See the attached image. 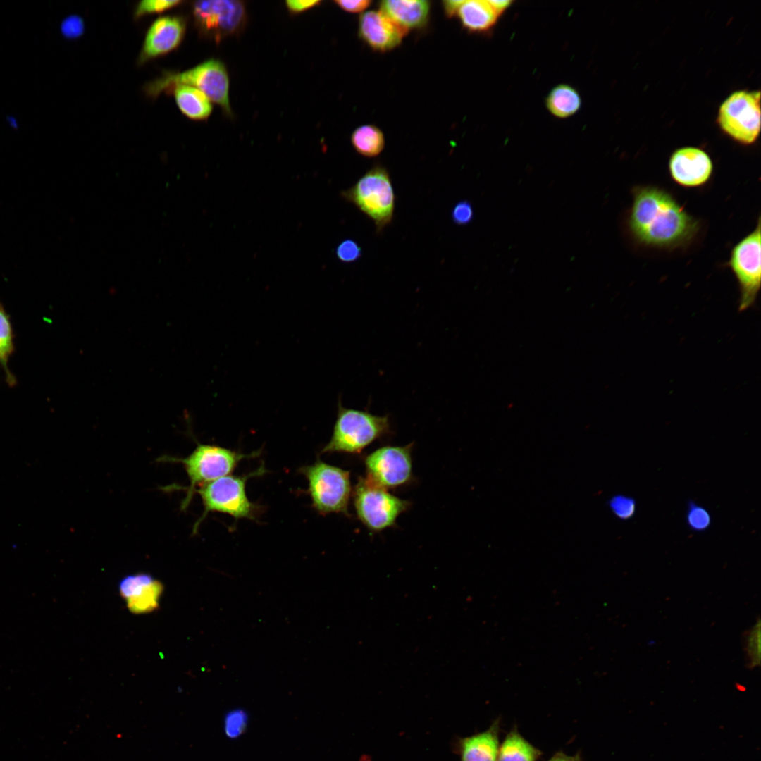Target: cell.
I'll list each match as a JSON object with an SVG mask.
<instances>
[{"label": "cell", "mask_w": 761, "mask_h": 761, "mask_svg": "<svg viewBox=\"0 0 761 761\" xmlns=\"http://www.w3.org/2000/svg\"><path fill=\"white\" fill-rule=\"evenodd\" d=\"M407 33L381 11H369L359 18V35L375 51L384 52L396 48Z\"/></svg>", "instance_id": "obj_14"}, {"label": "cell", "mask_w": 761, "mask_h": 761, "mask_svg": "<svg viewBox=\"0 0 761 761\" xmlns=\"http://www.w3.org/2000/svg\"><path fill=\"white\" fill-rule=\"evenodd\" d=\"M380 11L407 32L426 25L430 2L425 0H386L380 3Z\"/></svg>", "instance_id": "obj_18"}, {"label": "cell", "mask_w": 761, "mask_h": 761, "mask_svg": "<svg viewBox=\"0 0 761 761\" xmlns=\"http://www.w3.org/2000/svg\"><path fill=\"white\" fill-rule=\"evenodd\" d=\"M266 472L262 465L256 471L242 476L227 475L199 486L195 490L202 499L204 511L194 525L193 533L211 512L229 514L235 519L256 520L261 512L260 505L251 502L246 494V482L253 476Z\"/></svg>", "instance_id": "obj_3"}, {"label": "cell", "mask_w": 761, "mask_h": 761, "mask_svg": "<svg viewBox=\"0 0 761 761\" xmlns=\"http://www.w3.org/2000/svg\"><path fill=\"white\" fill-rule=\"evenodd\" d=\"M192 13L199 32L216 42L237 33L246 16L244 4L233 0L195 1Z\"/></svg>", "instance_id": "obj_11"}, {"label": "cell", "mask_w": 761, "mask_h": 761, "mask_svg": "<svg viewBox=\"0 0 761 761\" xmlns=\"http://www.w3.org/2000/svg\"><path fill=\"white\" fill-rule=\"evenodd\" d=\"M62 34L67 38L75 39L81 36L85 30L82 19L78 16L67 17L61 23Z\"/></svg>", "instance_id": "obj_30"}, {"label": "cell", "mask_w": 761, "mask_h": 761, "mask_svg": "<svg viewBox=\"0 0 761 761\" xmlns=\"http://www.w3.org/2000/svg\"><path fill=\"white\" fill-rule=\"evenodd\" d=\"M185 30V23L180 17L157 18L147 31L139 63H142L176 49L182 40Z\"/></svg>", "instance_id": "obj_16"}, {"label": "cell", "mask_w": 761, "mask_h": 761, "mask_svg": "<svg viewBox=\"0 0 761 761\" xmlns=\"http://www.w3.org/2000/svg\"><path fill=\"white\" fill-rule=\"evenodd\" d=\"M335 3L342 10L349 13H360L367 8L371 1L369 0H336Z\"/></svg>", "instance_id": "obj_32"}, {"label": "cell", "mask_w": 761, "mask_h": 761, "mask_svg": "<svg viewBox=\"0 0 761 761\" xmlns=\"http://www.w3.org/2000/svg\"><path fill=\"white\" fill-rule=\"evenodd\" d=\"M308 481L307 492L312 507L322 515L330 513L349 516L352 493L350 472L321 460L299 469Z\"/></svg>", "instance_id": "obj_5"}, {"label": "cell", "mask_w": 761, "mask_h": 761, "mask_svg": "<svg viewBox=\"0 0 761 761\" xmlns=\"http://www.w3.org/2000/svg\"><path fill=\"white\" fill-rule=\"evenodd\" d=\"M406 446H383L365 457L367 477L378 485L394 489L410 483L413 478L412 448Z\"/></svg>", "instance_id": "obj_12"}, {"label": "cell", "mask_w": 761, "mask_h": 761, "mask_svg": "<svg viewBox=\"0 0 761 761\" xmlns=\"http://www.w3.org/2000/svg\"><path fill=\"white\" fill-rule=\"evenodd\" d=\"M285 4L290 12L299 13L318 5L321 1L318 0H298L287 1Z\"/></svg>", "instance_id": "obj_33"}, {"label": "cell", "mask_w": 761, "mask_h": 761, "mask_svg": "<svg viewBox=\"0 0 761 761\" xmlns=\"http://www.w3.org/2000/svg\"><path fill=\"white\" fill-rule=\"evenodd\" d=\"M474 216L472 204L466 199L457 202L451 211V218L457 225H469L473 221Z\"/></svg>", "instance_id": "obj_29"}, {"label": "cell", "mask_w": 761, "mask_h": 761, "mask_svg": "<svg viewBox=\"0 0 761 761\" xmlns=\"http://www.w3.org/2000/svg\"><path fill=\"white\" fill-rule=\"evenodd\" d=\"M182 1L178 0H144L139 2L135 11V17L138 18L146 14L163 12L173 8Z\"/></svg>", "instance_id": "obj_27"}, {"label": "cell", "mask_w": 761, "mask_h": 761, "mask_svg": "<svg viewBox=\"0 0 761 761\" xmlns=\"http://www.w3.org/2000/svg\"><path fill=\"white\" fill-rule=\"evenodd\" d=\"M163 590L162 583L146 573L128 575L119 583L120 595L128 610L136 614L157 609Z\"/></svg>", "instance_id": "obj_15"}, {"label": "cell", "mask_w": 761, "mask_h": 761, "mask_svg": "<svg viewBox=\"0 0 761 761\" xmlns=\"http://www.w3.org/2000/svg\"><path fill=\"white\" fill-rule=\"evenodd\" d=\"M259 454V452L245 454L220 446L198 444L186 457H168V459L182 464L190 481L189 485L185 488L187 495L182 502L181 509L187 507L197 485L200 486L229 475L241 460Z\"/></svg>", "instance_id": "obj_7"}, {"label": "cell", "mask_w": 761, "mask_h": 761, "mask_svg": "<svg viewBox=\"0 0 761 761\" xmlns=\"http://www.w3.org/2000/svg\"><path fill=\"white\" fill-rule=\"evenodd\" d=\"M712 519L710 512L703 507L693 501L688 502L686 523L690 529L697 532L705 531L711 525Z\"/></svg>", "instance_id": "obj_25"}, {"label": "cell", "mask_w": 761, "mask_h": 761, "mask_svg": "<svg viewBox=\"0 0 761 761\" xmlns=\"http://www.w3.org/2000/svg\"><path fill=\"white\" fill-rule=\"evenodd\" d=\"M462 2L463 1L461 0H447L443 1V6L446 16L449 18L454 16Z\"/></svg>", "instance_id": "obj_34"}, {"label": "cell", "mask_w": 761, "mask_h": 761, "mask_svg": "<svg viewBox=\"0 0 761 761\" xmlns=\"http://www.w3.org/2000/svg\"><path fill=\"white\" fill-rule=\"evenodd\" d=\"M388 415L378 416L366 410L346 408L340 399L332 436L321 453L359 454L375 440L390 433Z\"/></svg>", "instance_id": "obj_2"}, {"label": "cell", "mask_w": 761, "mask_h": 761, "mask_svg": "<svg viewBox=\"0 0 761 761\" xmlns=\"http://www.w3.org/2000/svg\"><path fill=\"white\" fill-rule=\"evenodd\" d=\"M462 26L471 32H482L492 28L498 18L488 1H463L456 14Z\"/></svg>", "instance_id": "obj_19"}, {"label": "cell", "mask_w": 761, "mask_h": 761, "mask_svg": "<svg viewBox=\"0 0 761 761\" xmlns=\"http://www.w3.org/2000/svg\"><path fill=\"white\" fill-rule=\"evenodd\" d=\"M176 85H187L203 92L208 99L231 114L229 99V77L225 65L219 60L209 59L181 73H165L146 85L147 94L152 97Z\"/></svg>", "instance_id": "obj_6"}, {"label": "cell", "mask_w": 761, "mask_h": 761, "mask_svg": "<svg viewBox=\"0 0 761 761\" xmlns=\"http://www.w3.org/2000/svg\"><path fill=\"white\" fill-rule=\"evenodd\" d=\"M547 761H583L578 753L574 755H568L562 751L557 752Z\"/></svg>", "instance_id": "obj_36"}, {"label": "cell", "mask_w": 761, "mask_h": 761, "mask_svg": "<svg viewBox=\"0 0 761 761\" xmlns=\"http://www.w3.org/2000/svg\"><path fill=\"white\" fill-rule=\"evenodd\" d=\"M14 351L13 333L9 315L0 303V363L6 379L11 386L16 384L15 376L8 369V362Z\"/></svg>", "instance_id": "obj_24"}, {"label": "cell", "mask_w": 761, "mask_h": 761, "mask_svg": "<svg viewBox=\"0 0 761 761\" xmlns=\"http://www.w3.org/2000/svg\"><path fill=\"white\" fill-rule=\"evenodd\" d=\"M579 92L571 86L559 85L554 87L546 99L549 111L555 116L564 118L576 113L581 107Z\"/></svg>", "instance_id": "obj_22"}, {"label": "cell", "mask_w": 761, "mask_h": 761, "mask_svg": "<svg viewBox=\"0 0 761 761\" xmlns=\"http://www.w3.org/2000/svg\"><path fill=\"white\" fill-rule=\"evenodd\" d=\"M340 196L374 222L377 233L392 221L395 195L390 175L382 165H374Z\"/></svg>", "instance_id": "obj_4"}, {"label": "cell", "mask_w": 761, "mask_h": 761, "mask_svg": "<svg viewBox=\"0 0 761 761\" xmlns=\"http://www.w3.org/2000/svg\"><path fill=\"white\" fill-rule=\"evenodd\" d=\"M760 92L737 90L719 108L717 123L734 140L745 145L757 139L761 124Z\"/></svg>", "instance_id": "obj_9"}, {"label": "cell", "mask_w": 761, "mask_h": 761, "mask_svg": "<svg viewBox=\"0 0 761 761\" xmlns=\"http://www.w3.org/2000/svg\"><path fill=\"white\" fill-rule=\"evenodd\" d=\"M626 226L639 245L668 250L687 247L700 229L699 221L670 192L653 185H638L632 189Z\"/></svg>", "instance_id": "obj_1"}, {"label": "cell", "mask_w": 761, "mask_h": 761, "mask_svg": "<svg viewBox=\"0 0 761 761\" xmlns=\"http://www.w3.org/2000/svg\"><path fill=\"white\" fill-rule=\"evenodd\" d=\"M760 622L750 631L748 638V652L750 665H757L760 659Z\"/></svg>", "instance_id": "obj_31"}, {"label": "cell", "mask_w": 761, "mask_h": 761, "mask_svg": "<svg viewBox=\"0 0 761 761\" xmlns=\"http://www.w3.org/2000/svg\"><path fill=\"white\" fill-rule=\"evenodd\" d=\"M500 723L499 717L485 731L457 738L452 750L459 756L460 761H497Z\"/></svg>", "instance_id": "obj_17"}, {"label": "cell", "mask_w": 761, "mask_h": 761, "mask_svg": "<svg viewBox=\"0 0 761 761\" xmlns=\"http://www.w3.org/2000/svg\"><path fill=\"white\" fill-rule=\"evenodd\" d=\"M355 151L366 157L379 155L385 145L382 131L373 125H364L356 128L351 135Z\"/></svg>", "instance_id": "obj_23"}, {"label": "cell", "mask_w": 761, "mask_h": 761, "mask_svg": "<svg viewBox=\"0 0 761 761\" xmlns=\"http://www.w3.org/2000/svg\"><path fill=\"white\" fill-rule=\"evenodd\" d=\"M668 168L672 179L685 187H698L705 185L714 170L713 162L709 154L695 147L676 149L669 158Z\"/></svg>", "instance_id": "obj_13"}, {"label": "cell", "mask_w": 761, "mask_h": 761, "mask_svg": "<svg viewBox=\"0 0 761 761\" xmlns=\"http://www.w3.org/2000/svg\"><path fill=\"white\" fill-rule=\"evenodd\" d=\"M173 87L176 103L185 116L194 120H204L209 116L212 105L203 92L187 85H176Z\"/></svg>", "instance_id": "obj_21"}, {"label": "cell", "mask_w": 761, "mask_h": 761, "mask_svg": "<svg viewBox=\"0 0 761 761\" xmlns=\"http://www.w3.org/2000/svg\"><path fill=\"white\" fill-rule=\"evenodd\" d=\"M488 2L498 16L512 4V1L509 0H491Z\"/></svg>", "instance_id": "obj_35"}, {"label": "cell", "mask_w": 761, "mask_h": 761, "mask_svg": "<svg viewBox=\"0 0 761 761\" xmlns=\"http://www.w3.org/2000/svg\"><path fill=\"white\" fill-rule=\"evenodd\" d=\"M543 752L528 741L516 725L499 746L497 761H538Z\"/></svg>", "instance_id": "obj_20"}, {"label": "cell", "mask_w": 761, "mask_h": 761, "mask_svg": "<svg viewBox=\"0 0 761 761\" xmlns=\"http://www.w3.org/2000/svg\"><path fill=\"white\" fill-rule=\"evenodd\" d=\"M609 507L616 517L621 520H628L636 513V502L631 497L619 494L610 500Z\"/></svg>", "instance_id": "obj_26"}, {"label": "cell", "mask_w": 761, "mask_h": 761, "mask_svg": "<svg viewBox=\"0 0 761 761\" xmlns=\"http://www.w3.org/2000/svg\"><path fill=\"white\" fill-rule=\"evenodd\" d=\"M357 518L371 532H380L396 524L398 516L411 506L408 500L366 477H359L353 492Z\"/></svg>", "instance_id": "obj_8"}, {"label": "cell", "mask_w": 761, "mask_h": 761, "mask_svg": "<svg viewBox=\"0 0 761 761\" xmlns=\"http://www.w3.org/2000/svg\"><path fill=\"white\" fill-rule=\"evenodd\" d=\"M760 218L755 228L732 248L727 263L738 283L739 311L747 310L757 299L761 285Z\"/></svg>", "instance_id": "obj_10"}, {"label": "cell", "mask_w": 761, "mask_h": 761, "mask_svg": "<svg viewBox=\"0 0 761 761\" xmlns=\"http://www.w3.org/2000/svg\"><path fill=\"white\" fill-rule=\"evenodd\" d=\"M335 254L340 261L352 263L361 258L362 252L361 247L356 241L346 239L335 247Z\"/></svg>", "instance_id": "obj_28"}]
</instances>
